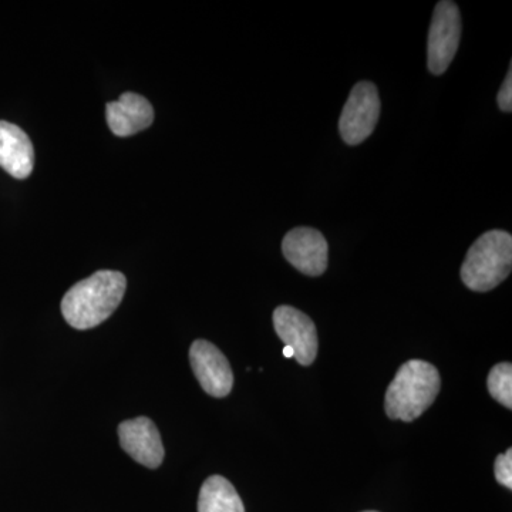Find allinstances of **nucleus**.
I'll return each instance as SVG.
<instances>
[{
    "mask_svg": "<svg viewBox=\"0 0 512 512\" xmlns=\"http://www.w3.org/2000/svg\"><path fill=\"white\" fill-rule=\"evenodd\" d=\"M126 288L127 279L121 272H96L74 285L64 295V319L74 329L96 328L119 308Z\"/></svg>",
    "mask_w": 512,
    "mask_h": 512,
    "instance_id": "obj_1",
    "label": "nucleus"
},
{
    "mask_svg": "<svg viewBox=\"0 0 512 512\" xmlns=\"http://www.w3.org/2000/svg\"><path fill=\"white\" fill-rule=\"evenodd\" d=\"M439 370L424 360H409L390 383L384 409L392 420L413 421L436 400L440 392Z\"/></svg>",
    "mask_w": 512,
    "mask_h": 512,
    "instance_id": "obj_2",
    "label": "nucleus"
},
{
    "mask_svg": "<svg viewBox=\"0 0 512 512\" xmlns=\"http://www.w3.org/2000/svg\"><path fill=\"white\" fill-rule=\"evenodd\" d=\"M512 268V237L507 231L485 232L468 249L461 281L474 292H490L507 279Z\"/></svg>",
    "mask_w": 512,
    "mask_h": 512,
    "instance_id": "obj_3",
    "label": "nucleus"
},
{
    "mask_svg": "<svg viewBox=\"0 0 512 512\" xmlns=\"http://www.w3.org/2000/svg\"><path fill=\"white\" fill-rule=\"evenodd\" d=\"M461 39V16L458 6L450 0L434 8L427 45V64L436 76H441L456 56Z\"/></svg>",
    "mask_w": 512,
    "mask_h": 512,
    "instance_id": "obj_4",
    "label": "nucleus"
},
{
    "mask_svg": "<svg viewBox=\"0 0 512 512\" xmlns=\"http://www.w3.org/2000/svg\"><path fill=\"white\" fill-rule=\"evenodd\" d=\"M379 116L380 99L375 84L357 83L340 116V136L349 146H359L367 137L372 136Z\"/></svg>",
    "mask_w": 512,
    "mask_h": 512,
    "instance_id": "obj_5",
    "label": "nucleus"
},
{
    "mask_svg": "<svg viewBox=\"0 0 512 512\" xmlns=\"http://www.w3.org/2000/svg\"><path fill=\"white\" fill-rule=\"evenodd\" d=\"M276 335L293 350V359L302 366L315 362L318 355V332L315 323L305 313L292 306L282 305L275 309Z\"/></svg>",
    "mask_w": 512,
    "mask_h": 512,
    "instance_id": "obj_6",
    "label": "nucleus"
},
{
    "mask_svg": "<svg viewBox=\"0 0 512 512\" xmlns=\"http://www.w3.org/2000/svg\"><path fill=\"white\" fill-rule=\"evenodd\" d=\"M190 362L202 389L212 397H225L234 386V375L227 357L207 340H195L190 349Z\"/></svg>",
    "mask_w": 512,
    "mask_h": 512,
    "instance_id": "obj_7",
    "label": "nucleus"
},
{
    "mask_svg": "<svg viewBox=\"0 0 512 512\" xmlns=\"http://www.w3.org/2000/svg\"><path fill=\"white\" fill-rule=\"evenodd\" d=\"M286 261L308 276H320L328 268V242L318 229H292L282 241Z\"/></svg>",
    "mask_w": 512,
    "mask_h": 512,
    "instance_id": "obj_8",
    "label": "nucleus"
},
{
    "mask_svg": "<svg viewBox=\"0 0 512 512\" xmlns=\"http://www.w3.org/2000/svg\"><path fill=\"white\" fill-rule=\"evenodd\" d=\"M120 446L141 466L157 468L164 460V446L156 424L147 417L123 421L119 426Z\"/></svg>",
    "mask_w": 512,
    "mask_h": 512,
    "instance_id": "obj_9",
    "label": "nucleus"
},
{
    "mask_svg": "<svg viewBox=\"0 0 512 512\" xmlns=\"http://www.w3.org/2000/svg\"><path fill=\"white\" fill-rule=\"evenodd\" d=\"M107 123L117 137H130L146 130L154 121V110L146 97L124 93L106 107Z\"/></svg>",
    "mask_w": 512,
    "mask_h": 512,
    "instance_id": "obj_10",
    "label": "nucleus"
},
{
    "mask_svg": "<svg viewBox=\"0 0 512 512\" xmlns=\"http://www.w3.org/2000/svg\"><path fill=\"white\" fill-rule=\"evenodd\" d=\"M0 167L18 180L28 178L35 167V150L28 134L3 120H0Z\"/></svg>",
    "mask_w": 512,
    "mask_h": 512,
    "instance_id": "obj_11",
    "label": "nucleus"
},
{
    "mask_svg": "<svg viewBox=\"0 0 512 512\" xmlns=\"http://www.w3.org/2000/svg\"><path fill=\"white\" fill-rule=\"evenodd\" d=\"M198 512H245V507L227 478L212 476L202 484Z\"/></svg>",
    "mask_w": 512,
    "mask_h": 512,
    "instance_id": "obj_12",
    "label": "nucleus"
},
{
    "mask_svg": "<svg viewBox=\"0 0 512 512\" xmlns=\"http://www.w3.org/2000/svg\"><path fill=\"white\" fill-rule=\"evenodd\" d=\"M488 392L498 403L508 410L512 409V365L500 363L491 369L487 379Z\"/></svg>",
    "mask_w": 512,
    "mask_h": 512,
    "instance_id": "obj_13",
    "label": "nucleus"
},
{
    "mask_svg": "<svg viewBox=\"0 0 512 512\" xmlns=\"http://www.w3.org/2000/svg\"><path fill=\"white\" fill-rule=\"evenodd\" d=\"M495 478L498 483L512 490V450L508 448L507 453L500 454L495 458L494 463Z\"/></svg>",
    "mask_w": 512,
    "mask_h": 512,
    "instance_id": "obj_14",
    "label": "nucleus"
},
{
    "mask_svg": "<svg viewBox=\"0 0 512 512\" xmlns=\"http://www.w3.org/2000/svg\"><path fill=\"white\" fill-rule=\"evenodd\" d=\"M508 70L507 77H505L503 86L498 92V106L504 113H511L512 111V70Z\"/></svg>",
    "mask_w": 512,
    "mask_h": 512,
    "instance_id": "obj_15",
    "label": "nucleus"
},
{
    "mask_svg": "<svg viewBox=\"0 0 512 512\" xmlns=\"http://www.w3.org/2000/svg\"><path fill=\"white\" fill-rule=\"evenodd\" d=\"M284 356L288 357V359H291V357H293V350L291 348H288V346H285Z\"/></svg>",
    "mask_w": 512,
    "mask_h": 512,
    "instance_id": "obj_16",
    "label": "nucleus"
},
{
    "mask_svg": "<svg viewBox=\"0 0 512 512\" xmlns=\"http://www.w3.org/2000/svg\"><path fill=\"white\" fill-rule=\"evenodd\" d=\"M363 512H377V511H363Z\"/></svg>",
    "mask_w": 512,
    "mask_h": 512,
    "instance_id": "obj_17",
    "label": "nucleus"
}]
</instances>
